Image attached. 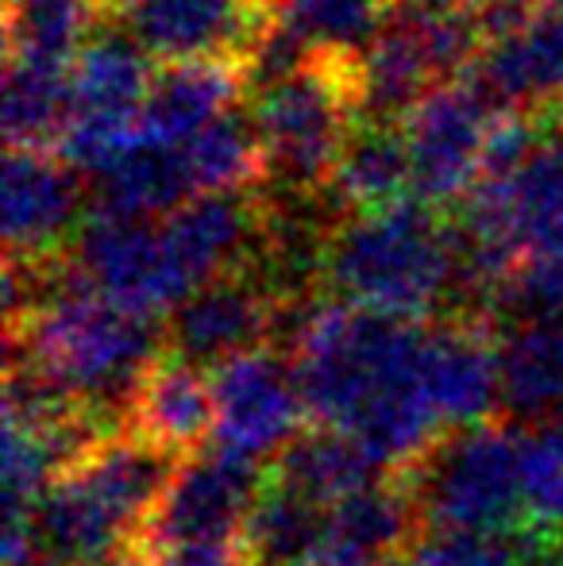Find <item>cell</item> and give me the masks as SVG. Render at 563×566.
I'll use <instances>...</instances> for the list:
<instances>
[{
	"instance_id": "4316f807",
	"label": "cell",
	"mask_w": 563,
	"mask_h": 566,
	"mask_svg": "<svg viewBox=\"0 0 563 566\" xmlns=\"http://www.w3.org/2000/svg\"><path fill=\"white\" fill-rule=\"evenodd\" d=\"M541 4L544 8H560V12H563V0H541Z\"/></svg>"
},
{
	"instance_id": "4fadbf2b",
	"label": "cell",
	"mask_w": 563,
	"mask_h": 566,
	"mask_svg": "<svg viewBox=\"0 0 563 566\" xmlns=\"http://www.w3.org/2000/svg\"><path fill=\"white\" fill-rule=\"evenodd\" d=\"M82 181L54 150H8L4 158V251L12 262H62L82 228Z\"/></svg>"
},
{
	"instance_id": "cb8c5ba5",
	"label": "cell",
	"mask_w": 563,
	"mask_h": 566,
	"mask_svg": "<svg viewBox=\"0 0 563 566\" xmlns=\"http://www.w3.org/2000/svg\"><path fill=\"white\" fill-rule=\"evenodd\" d=\"M494 313L525 316V324L563 321V254H533L521 262Z\"/></svg>"
},
{
	"instance_id": "484cf974",
	"label": "cell",
	"mask_w": 563,
	"mask_h": 566,
	"mask_svg": "<svg viewBox=\"0 0 563 566\" xmlns=\"http://www.w3.org/2000/svg\"><path fill=\"white\" fill-rule=\"evenodd\" d=\"M124 4V0H101V8H105V15H108V20H113V15H116V8H121Z\"/></svg>"
},
{
	"instance_id": "e0dca14e",
	"label": "cell",
	"mask_w": 563,
	"mask_h": 566,
	"mask_svg": "<svg viewBox=\"0 0 563 566\" xmlns=\"http://www.w3.org/2000/svg\"><path fill=\"white\" fill-rule=\"evenodd\" d=\"M406 0H267V28L305 59H363Z\"/></svg>"
},
{
	"instance_id": "3957f363",
	"label": "cell",
	"mask_w": 563,
	"mask_h": 566,
	"mask_svg": "<svg viewBox=\"0 0 563 566\" xmlns=\"http://www.w3.org/2000/svg\"><path fill=\"white\" fill-rule=\"evenodd\" d=\"M316 266L332 301L417 324L463 285L456 224L421 201L344 217L324 235Z\"/></svg>"
},
{
	"instance_id": "5bb4252c",
	"label": "cell",
	"mask_w": 563,
	"mask_h": 566,
	"mask_svg": "<svg viewBox=\"0 0 563 566\" xmlns=\"http://www.w3.org/2000/svg\"><path fill=\"white\" fill-rule=\"evenodd\" d=\"M212 428H217L212 370L166 347L124 405V436L166 459L186 462L209 451Z\"/></svg>"
},
{
	"instance_id": "ffe728a7",
	"label": "cell",
	"mask_w": 563,
	"mask_h": 566,
	"mask_svg": "<svg viewBox=\"0 0 563 566\" xmlns=\"http://www.w3.org/2000/svg\"><path fill=\"white\" fill-rule=\"evenodd\" d=\"M70 70L4 54V143L8 150H54L66 119Z\"/></svg>"
},
{
	"instance_id": "ac0fdd59",
	"label": "cell",
	"mask_w": 563,
	"mask_h": 566,
	"mask_svg": "<svg viewBox=\"0 0 563 566\" xmlns=\"http://www.w3.org/2000/svg\"><path fill=\"white\" fill-rule=\"evenodd\" d=\"M267 470L279 478L285 490H293L298 497H305L309 505L324 509V513L386 478V470L355 440H347V436H340V432H329V428H313V424H309V432H301Z\"/></svg>"
},
{
	"instance_id": "44dd1931",
	"label": "cell",
	"mask_w": 563,
	"mask_h": 566,
	"mask_svg": "<svg viewBox=\"0 0 563 566\" xmlns=\"http://www.w3.org/2000/svg\"><path fill=\"white\" fill-rule=\"evenodd\" d=\"M181 155H186L197 197L251 193L259 181H267L263 143H259V132L251 124V113H243V108H232V113L212 119L205 132L181 143Z\"/></svg>"
},
{
	"instance_id": "277c9868",
	"label": "cell",
	"mask_w": 563,
	"mask_h": 566,
	"mask_svg": "<svg viewBox=\"0 0 563 566\" xmlns=\"http://www.w3.org/2000/svg\"><path fill=\"white\" fill-rule=\"evenodd\" d=\"M178 462L116 432L70 462L43 501L35 528L54 566H101L128 555L163 501Z\"/></svg>"
},
{
	"instance_id": "52a82bcc",
	"label": "cell",
	"mask_w": 563,
	"mask_h": 566,
	"mask_svg": "<svg viewBox=\"0 0 563 566\" xmlns=\"http://www.w3.org/2000/svg\"><path fill=\"white\" fill-rule=\"evenodd\" d=\"M150 77V54L116 20L101 23L70 66L66 119L54 155L77 174L105 178L136 143Z\"/></svg>"
},
{
	"instance_id": "5b68a950",
	"label": "cell",
	"mask_w": 563,
	"mask_h": 566,
	"mask_svg": "<svg viewBox=\"0 0 563 566\" xmlns=\"http://www.w3.org/2000/svg\"><path fill=\"white\" fill-rule=\"evenodd\" d=\"M521 440L525 428H513L510 420H482L448 432L414 467L390 478H398L409 493L421 532L518 536L525 532Z\"/></svg>"
},
{
	"instance_id": "8fae6325",
	"label": "cell",
	"mask_w": 563,
	"mask_h": 566,
	"mask_svg": "<svg viewBox=\"0 0 563 566\" xmlns=\"http://www.w3.org/2000/svg\"><path fill=\"white\" fill-rule=\"evenodd\" d=\"M113 20L158 62H248L267 28V0H124Z\"/></svg>"
},
{
	"instance_id": "7402d4cb",
	"label": "cell",
	"mask_w": 563,
	"mask_h": 566,
	"mask_svg": "<svg viewBox=\"0 0 563 566\" xmlns=\"http://www.w3.org/2000/svg\"><path fill=\"white\" fill-rule=\"evenodd\" d=\"M324 509L309 505L263 470V485L248 516V566H285L316 555L324 547Z\"/></svg>"
},
{
	"instance_id": "9c48e42d",
	"label": "cell",
	"mask_w": 563,
	"mask_h": 566,
	"mask_svg": "<svg viewBox=\"0 0 563 566\" xmlns=\"http://www.w3.org/2000/svg\"><path fill=\"white\" fill-rule=\"evenodd\" d=\"M212 448L232 459H279L301 432H309V409L293 374V358L279 355V347H256L220 363L212 370Z\"/></svg>"
},
{
	"instance_id": "9a60e30c",
	"label": "cell",
	"mask_w": 563,
	"mask_h": 566,
	"mask_svg": "<svg viewBox=\"0 0 563 566\" xmlns=\"http://www.w3.org/2000/svg\"><path fill=\"white\" fill-rule=\"evenodd\" d=\"M251 90V66L243 59H189L163 62L150 77L139 116V139L158 147H181L220 119Z\"/></svg>"
},
{
	"instance_id": "ba28073f",
	"label": "cell",
	"mask_w": 563,
	"mask_h": 566,
	"mask_svg": "<svg viewBox=\"0 0 563 566\" xmlns=\"http://www.w3.org/2000/svg\"><path fill=\"white\" fill-rule=\"evenodd\" d=\"M498 116L502 113H494L467 77L432 90L402 116L414 166V201L448 217L471 197Z\"/></svg>"
},
{
	"instance_id": "7a4b0ae2",
	"label": "cell",
	"mask_w": 563,
	"mask_h": 566,
	"mask_svg": "<svg viewBox=\"0 0 563 566\" xmlns=\"http://www.w3.org/2000/svg\"><path fill=\"white\" fill-rule=\"evenodd\" d=\"M4 328L8 366L121 428L136 381L166 350V328L155 316L108 301L62 262L46 270L35 301Z\"/></svg>"
},
{
	"instance_id": "603a6c76",
	"label": "cell",
	"mask_w": 563,
	"mask_h": 566,
	"mask_svg": "<svg viewBox=\"0 0 563 566\" xmlns=\"http://www.w3.org/2000/svg\"><path fill=\"white\" fill-rule=\"evenodd\" d=\"M521 490H525V532L563 539V417L525 428Z\"/></svg>"
},
{
	"instance_id": "d4e9b609",
	"label": "cell",
	"mask_w": 563,
	"mask_h": 566,
	"mask_svg": "<svg viewBox=\"0 0 563 566\" xmlns=\"http://www.w3.org/2000/svg\"><path fill=\"white\" fill-rule=\"evenodd\" d=\"M101 566H155L150 559H143V555L136 552H128V555H121V559H113V563H101Z\"/></svg>"
},
{
	"instance_id": "2e32d148",
	"label": "cell",
	"mask_w": 563,
	"mask_h": 566,
	"mask_svg": "<svg viewBox=\"0 0 563 566\" xmlns=\"http://www.w3.org/2000/svg\"><path fill=\"white\" fill-rule=\"evenodd\" d=\"M329 201H336L347 217L414 201V166H409L402 119H355L352 135L340 150L336 174H332Z\"/></svg>"
},
{
	"instance_id": "7c38bea8",
	"label": "cell",
	"mask_w": 563,
	"mask_h": 566,
	"mask_svg": "<svg viewBox=\"0 0 563 566\" xmlns=\"http://www.w3.org/2000/svg\"><path fill=\"white\" fill-rule=\"evenodd\" d=\"M463 77L494 113L541 124L563 116V12L541 4L525 23L490 39Z\"/></svg>"
},
{
	"instance_id": "30bf717a",
	"label": "cell",
	"mask_w": 563,
	"mask_h": 566,
	"mask_svg": "<svg viewBox=\"0 0 563 566\" xmlns=\"http://www.w3.org/2000/svg\"><path fill=\"white\" fill-rule=\"evenodd\" d=\"M290 297L271 270L243 266L197 290L166 324V347L189 363L217 370L220 363L256 347H274Z\"/></svg>"
},
{
	"instance_id": "83f0119b",
	"label": "cell",
	"mask_w": 563,
	"mask_h": 566,
	"mask_svg": "<svg viewBox=\"0 0 563 566\" xmlns=\"http://www.w3.org/2000/svg\"><path fill=\"white\" fill-rule=\"evenodd\" d=\"M285 566H316V559H301V563H285Z\"/></svg>"
},
{
	"instance_id": "6da1fadb",
	"label": "cell",
	"mask_w": 563,
	"mask_h": 566,
	"mask_svg": "<svg viewBox=\"0 0 563 566\" xmlns=\"http://www.w3.org/2000/svg\"><path fill=\"white\" fill-rule=\"evenodd\" d=\"M425 328L324 301L293 336V374L313 428L355 440L386 474L414 467L448 436L425 389Z\"/></svg>"
},
{
	"instance_id": "8992f818",
	"label": "cell",
	"mask_w": 563,
	"mask_h": 566,
	"mask_svg": "<svg viewBox=\"0 0 563 566\" xmlns=\"http://www.w3.org/2000/svg\"><path fill=\"white\" fill-rule=\"evenodd\" d=\"M363 59L321 54L251 97V124L267 155V178L298 197L329 193L340 150L363 116Z\"/></svg>"
},
{
	"instance_id": "d6986e66",
	"label": "cell",
	"mask_w": 563,
	"mask_h": 566,
	"mask_svg": "<svg viewBox=\"0 0 563 566\" xmlns=\"http://www.w3.org/2000/svg\"><path fill=\"white\" fill-rule=\"evenodd\" d=\"M502 405L518 417H563V321L525 324L502 343Z\"/></svg>"
}]
</instances>
